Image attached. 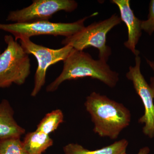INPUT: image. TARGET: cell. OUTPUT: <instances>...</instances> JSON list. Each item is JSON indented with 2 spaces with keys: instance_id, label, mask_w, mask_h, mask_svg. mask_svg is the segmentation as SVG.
Returning <instances> with one entry per match:
<instances>
[{
  "instance_id": "7c38bea8",
  "label": "cell",
  "mask_w": 154,
  "mask_h": 154,
  "mask_svg": "<svg viewBox=\"0 0 154 154\" xmlns=\"http://www.w3.org/2000/svg\"><path fill=\"white\" fill-rule=\"evenodd\" d=\"M24 148L30 154H42L53 144L49 135L35 131L28 133L22 141Z\"/></svg>"
},
{
  "instance_id": "3957f363",
  "label": "cell",
  "mask_w": 154,
  "mask_h": 154,
  "mask_svg": "<svg viewBox=\"0 0 154 154\" xmlns=\"http://www.w3.org/2000/svg\"><path fill=\"white\" fill-rule=\"evenodd\" d=\"M5 41L7 48L0 54V88L21 85L30 73L29 54L12 35L5 36Z\"/></svg>"
},
{
  "instance_id": "9a60e30c",
  "label": "cell",
  "mask_w": 154,
  "mask_h": 154,
  "mask_svg": "<svg viewBox=\"0 0 154 154\" xmlns=\"http://www.w3.org/2000/svg\"><path fill=\"white\" fill-rule=\"evenodd\" d=\"M149 10L148 18L145 21H142L141 28L142 30L151 35L154 31V0L151 1Z\"/></svg>"
},
{
  "instance_id": "277c9868",
  "label": "cell",
  "mask_w": 154,
  "mask_h": 154,
  "mask_svg": "<svg viewBox=\"0 0 154 154\" xmlns=\"http://www.w3.org/2000/svg\"><path fill=\"white\" fill-rule=\"evenodd\" d=\"M121 22L120 17L113 14L108 19L92 23L74 35L65 37L62 44L71 45L79 51L95 48L99 50V59L107 62L111 54V48L106 44L107 34Z\"/></svg>"
},
{
  "instance_id": "2e32d148",
  "label": "cell",
  "mask_w": 154,
  "mask_h": 154,
  "mask_svg": "<svg viewBox=\"0 0 154 154\" xmlns=\"http://www.w3.org/2000/svg\"><path fill=\"white\" fill-rule=\"evenodd\" d=\"M146 61L149 66L152 69L154 72V76L152 77L150 79L151 84L150 86L151 88H152V90L154 99V62L151 61H150L147 59H146Z\"/></svg>"
},
{
  "instance_id": "7a4b0ae2",
  "label": "cell",
  "mask_w": 154,
  "mask_h": 154,
  "mask_svg": "<svg viewBox=\"0 0 154 154\" xmlns=\"http://www.w3.org/2000/svg\"><path fill=\"white\" fill-rule=\"evenodd\" d=\"M63 62L62 71L46 87L47 92L57 91L62 83L67 80L90 78L99 80L110 88L115 87L119 80V74L110 69L107 61L94 60L83 51L73 48Z\"/></svg>"
},
{
  "instance_id": "8fae6325",
  "label": "cell",
  "mask_w": 154,
  "mask_h": 154,
  "mask_svg": "<svg viewBox=\"0 0 154 154\" xmlns=\"http://www.w3.org/2000/svg\"><path fill=\"white\" fill-rule=\"evenodd\" d=\"M128 142L125 139L102 148L91 150L77 143H69L63 147L65 154H122L126 152Z\"/></svg>"
},
{
  "instance_id": "52a82bcc",
  "label": "cell",
  "mask_w": 154,
  "mask_h": 154,
  "mask_svg": "<svg viewBox=\"0 0 154 154\" xmlns=\"http://www.w3.org/2000/svg\"><path fill=\"white\" fill-rule=\"evenodd\" d=\"M78 7L74 0H33L28 7L10 12L6 20L18 23L48 21L59 11L70 13Z\"/></svg>"
},
{
  "instance_id": "ac0fdd59",
  "label": "cell",
  "mask_w": 154,
  "mask_h": 154,
  "mask_svg": "<svg viewBox=\"0 0 154 154\" xmlns=\"http://www.w3.org/2000/svg\"><path fill=\"white\" fill-rule=\"evenodd\" d=\"M1 53H1V47H0V54H1Z\"/></svg>"
},
{
  "instance_id": "5bb4252c",
  "label": "cell",
  "mask_w": 154,
  "mask_h": 154,
  "mask_svg": "<svg viewBox=\"0 0 154 154\" xmlns=\"http://www.w3.org/2000/svg\"><path fill=\"white\" fill-rule=\"evenodd\" d=\"M0 154H30L24 148L20 138L0 140Z\"/></svg>"
},
{
  "instance_id": "4fadbf2b",
  "label": "cell",
  "mask_w": 154,
  "mask_h": 154,
  "mask_svg": "<svg viewBox=\"0 0 154 154\" xmlns=\"http://www.w3.org/2000/svg\"><path fill=\"white\" fill-rule=\"evenodd\" d=\"M64 116L60 109H56L45 115L37 125L36 131L49 135L57 129L63 122Z\"/></svg>"
},
{
  "instance_id": "8992f818",
  "label": "cell",
  "mask_w": 154,
  "mask_h": 154,
  "mask_svg": "<svg viewBox=\"0 0 154 154\" xmlns=\"http://www.w3.org/2000/svg\"><path fill=\"white\" fill-rule=\"evenodd\" d=\"M19 42L25 52L36 57L38 63L34 86L30 94L32 97H35L45 85L46 72L49 67L61 61H63L73 48L71 45H66L59 49H52L36 44L30 38L26 37L20 38Z\"/></svg>"
},
{
  "instance_id": "9c48e42d",
  "label": "cell",
  "mask_w": 154,
  "mask_h": 154,
  "mask_svg": "<svg viewBox=\"0 0 154 154\" xmlns=\"http://www.w3.org/2000/svg\"><path fill=\"white\" fill-rule=\"evenodd\" d=\"M111 2L118 6L121 21L125 23L127 27L128 39L124 42L125 46L131 51L135 56H139L140 52L136 49V46L141 36L142 21L135 16L131 8L129 0H112Z\"/></svg>"
},
{
  "instance_id": "5b68a950",
  "label": "cell",
  "mask_w": 154,
  "mask_h": 154,
  "mask_svg": "<svg viewBox=\"0 0 154 154\" xmlns=\"http://www.w3.org/2000/svg\"><path fill=\"white\" fill-rule=\"evenodd\" d=\"M97 14L98 13H95L72 23L52 22L48 21L24 23H0V30L11 33L16 41L22 37L30 38L32 36L42 35L69 37L85 28V21Z\"/></svg>"
},
{
  "instance_id": "e0dca14e",
  "label": "cell",
  "mask_w": 154,
  "mask_h": 154,
  "mask_svg": "<svg viewBox=\"0 0 154 154\" xmlns=\"http://www.w3.org/2000/svg\"><path fill=\"white\" fill-rule=\"evenodd\" d=\"M150 152V149L148 147H144L140 149L139 152L137 154H149ZM122 154H127L126 152Z\"/></svg>"
},
{
  "instance_id": "ba28073f",
  "label": "cell",
  "mask_w": 154,
  "mask_h": 154,
  "mask_svg": "<svg viewBox=\"0 0 154 154\" xmlns=\"http://www.w3.org/2000/svg\"><path fill=\"white\" fill-rule=\"evenodd\" d=\"M141 59L135 57V65L130 66L127 73L126 78L132 82L137 94L140 97L144 107V114L138 122L143 124V133L150 138L154 137V103L152 90L146 82L140 71Z\"/></svg>"
},
{
  "instance_id": "30bf717a",
  "label": "cell",
  "mask_w": 154,
  "mask_h": 154,
  "mask_svg": "<svg viewBox=\"0 0 154 154\" xmlns=\"http://www.w3.org/2000/svg\"><path fill=\"white\" fill-rule=\"evenodd\" d=\"M14 113L10 102L3 99L0 102V140L20 138L25 133V129L15 120Z\"/></svg>"
},
{
  "instance_id": "6da1fadb",
  "label": "cell",
  "mask_w": 154,
  "mask_h": 154,
  "mask_svg": "<svg viewBox=\"0 0 154 154\" xmlns=\"http://www.w3.org/2000/svg\"><path fill=\"white\" fill-rule=\"evenodd\" d=\"M85 106L94 123V132L101 137L116 139L131 121L130 111L123 104L95 92L87 97Z\"/></svg>"
}]
</instances>
